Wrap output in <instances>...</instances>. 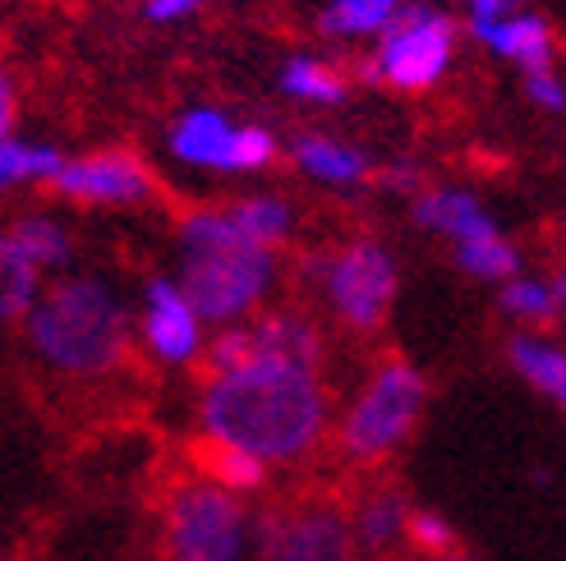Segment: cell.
Listing matches in <instances>:
<instances>
[{
	"label": "cell",
	"mask_w": 566,
	"mask_h": 561,
	"mask_svg": "<svg viewBox=\"0 0 566 561\" xmlns=\"http://www.w3.org/2000/svg\"><path fill=\"white\" fill-rule=\"evenodd\" d=\"M203 0H148L144 6V14L153 19V23H176V19H185V14H193Z\"/></svg>",
	"instance_id": "obj_31"
},
{
	"label": "cell",
	"mask_w": 566,
	"mask_h": 561,
	"mask_svg": "<svg viewBox=\"0 0 566 561\" xmlns=\"http://www.w3.org/2000/svg\"><path fill=\"white\" fill-rule=\"evenodd\" d=\"M208 474H212V484L226 488V493H253V488H263L268 465L259 456H249V452H235V446L208 442Z\"/></svg>",
	"instance_id": "obj_26"
},
{
	"label": "cell",
	"mask_w": 566,
	"mask_h": 561,
	"mask_svg": "<svg viewBox=\"0 0 566 561\" xmlns=\"http://www.w3.org/2000/svg\"><path fill=\"white\" fill-rule=\"evenodd\" d=\"M235 129L231 116H221L212 106H198L171 129V152L180 161L193 166H212V171H231V144H235Z\"/></svg>",
	"instance_id": "obj_13"
},
{
	"label": "cell",
	"mask_w": 566,
	"mask_h": 561,
	"mask_svg": "<svg viewBox=\"0 0 566 561\" xmlns=\"http://www.w3.org/2000/svg\"><path fill=\"white\" fill-rule=\"evenodd\" d=\"M240 363H249V327L221 331L208 346V369L212 373H231V369H240Z\"/></svg>",
	"instance_id": "obj_29"
},
{
	"label": "cell",
	"mask_w": 566,
	"mask_h": 561,
	"mask_svg": "<svg viewBox=\"0 0 566 561\" xmlns=\"http://www.w3.org/2000/svg\"><path fill=\"white\" fill-rule=\"evenodd\" d=\"M51 189L78 203H106V208H129L144 203L153 193V176L144 161L129 152H93L78 161H61V171L51 176Z\"/></svg>",
	"instance_id": "obj_8"
},
{
	"label": "cell",
	"mask_w": 566,
	"mask_h": 561,
	"mask_svg": "<svg viewBox=\"0 0 566 561\" xmlns=\"http://www.w3.org/2000/svg\"><path fill=\"white\" fill-rule=\"evenodd\" d=\"M144 336L157 359L185 363L198 354V314L180 295L176 280H148V304H144Z\"/></svg>",
	"instance_id": "obj_10"
},
{
	"label": "cell",
	"mask_w": 566,
	"mask_h": 561,
	"mask_svg": "<svg viewBox=\"0 0 566 561\" xmlns=\"http://www.w3.org/2000/svg\"><path fill=\"white\" fill-rule=\"evenodd\" d=\"M506 354H512L516 373L534 387L544 391L548 401H566V354L553 346V341H539V336H516L512 346H506Z\"/></svg>",
	"instance_id": "obj_18"
},
{
	"label": "cell",
	"mask_w": 566,
	"mask_h": 561,
	"mask_svg": "<svg viewBox=\"0 0 566 561\" xmlns=\"http://www.w3.org/2000/svg\"><path fill=\"white\" fill-rule=\"evenodd\" d=\"M33 299H38V267L10 244V235H0V322L23 318Z\"/></svg>",
	"instance_id": "obj_19"
},
{
	"label": "cell",
	"mask_w": 566,
	"mask_h": 561,
	"mask_svg": "<svg viewBox=\"0 0 566 561\" xmlns=\"http://www.w3.org/2000/svg\"><path fill=\"white\" fill-rule=\"evenodd\" d=\"M61 161L65 157L55 148L14 144V138H6V144H0V189L23 184V180H51L55 171H61Z\"/></svg>",
	"instance_id": "obj_25"
},
{
	"label": "cell",
	"mask_w": 566,
	"mask_h": 561,
	"mask_svg": "<svg viewBox=\"0 0 566 561\" xmlns=\"http://www.w3.org/2000/svg\"><path fill=\"white\" fill-rule=\"evenodd\" d=\"M525 88H530V97L539 102V106L562 110V83H557L553 70H544V74H525Z\"/></svg>",
	"instance_id": "obj_30"
},
{
	"label": "cell",
	"mask_w": 566,
	"mask_h": 561,
	"mask_svg": "<svg viewBox=\"0 0 566 561\" xmlns=\"http://www.w3.org/2000/svg\"><path fill=\"white\" fill-rule=\"evenodd\" d=\"M415 221H419V226H429V231L457 235V244L497 231L493 216L479 208V199H470V193H461V189H429V193H419V199H415Z\"/></svg>",
	"instance_id": "obj_14"
},
{
	"label": "cell",
	"mask_w": 566,
	"mask_h": 561,
	"mask_svg": "<svg viewBox=\"0 0 566 561\" xmlns=\"http://www.w3.org/2000/svg\"><path fill=\"white\" fill-rule=\"evenodd\" d=\"M406 525H410V501L396 488H382V493L364 497V507L350 525V539L364 543L369 552H387L406 539Z\"/></svg>",
	"instance_id": "obj_15"
},
{
	"label": "cell",
	"mask_w": 566,
	"mask_h": 561,
	"mask_svg": "<svg viewBox=\"0 0 566 561\" xmlns=\"http://www.w3.org/2000/svg\"><path fill=\"white\" fill-rule=\"evenodd\" d=\"M396 10H401V0H332L323 14V33H332V38L382 33Z\"/></svg>",
	"instance_id": "obj_20"
},
{
	"label": "cell",
	"mask_w": 566,
	"mask_h": 561,
	"mask_svg": "<svg viewBox=\"0 0 566 561\" xmlns=\"http://www.w3.org/2000/svg\"><path fill=\"white\" fill-rule=\"evenodd\" d=\"M263 552L268 561H355L350 520L332 507L300 511L268 529Z\"/></svg>",
	"instance_id": "obj_9"
},
{
	"label": "cell",
	"mask_w": 566,
	"mask_h": 561,
	"mask_svg": "<svg viewBox=\"0 0 566 561\" xmlns=\"http://www.w3.org/2000/svg\"><path fill=\"white\" fill-rule=\"evenodd\" d=\"M28 341L61 373L97 378L125 359L129 318L116 290L97 276H65L28 308Z\"/></svg>",
	"instance_id": "obj_3"
},
{
	"label": "cell",
	"mask_w": 566,
	"mask_h": 561,
	"mask_svg": "<svg viewBox=\"0 0 566 561\" xmlns=\"http://www.w3.org/2000/svg\"><path fill=\"white\" fill-rule=\"evenodd\" d=\"M295 161L304 166L308 176H318L327 184H359L364 176H369V157H364L359 148L336 144V138H318V134L300 138V144H295Z\"/></svg>",
	"instance_id": "obj_17"
},
{
	"label": "cell",
	"mask_w": 566,
	"mask_h": 561,
	"mask_svg": "<svg viewBox=\"0 0 566 561\" xmlns=\"http://www.w3.org/2000/svg\"><path fill=\"white\" fill-rule=\"evenodd\" d=\"M166 552L171 561H244L249 516L217 484L180 488L166 507Z\"/></svg>",
	"instance_id": "obj_5"
},
{
	"label": "cell",
	"mask_w": 566,
	"mask_h": 561,
	"mask_svg": "<svg viewBox=\"0 0 566 561\" xmlns=\"http://www.w3.org/2000/svg\"><path fill=\"white\" fill-rule=\"evenodd\" d=\"M474 38L489 42L497 55L516 61L525 74L553 70V33L539 14H502V19H474Z\"/></svg>",
	"instance_id": "obj_11"
},
{
	"label": "cell",
	"mask_w": 566,
	"mask_h": 561,
	"mask_svg": "<svg viewBox=\"0 0 566 561\" xmlns=\"http://www.w3.org/2000/svg\"><path fill=\"white\" fill-rule=\"evenodd\" d=\"M226 216H231V226L244 235V240H253L259 248H276L291 240V231H295V212H291V203L286 199H276V193H259V199H240L235 208H226Z\"/></svg>",
	"instance_id": "obj_16"
},
{
	"label": "cell",
	"mask_w": 566,
	"mask_h": 561,
	"mask_svg": "<svg viewBox=\"0 0 566 561\" xmlns=\"http://www.w3.org/2000/svg\"><path fill=\"white\" fill-rule=\"evenodd\" d=\"M10 244H14L38 272H42V267H61V263L70 258V235H65V226H55V221H46V216H23V221H14Z\"/></svg>",
	"instance_id": "obj_22"
},
{
	"label": "cell",
	"mask_w": 566,
	"mask_h": 561,
	"mask_svg": "<svg viewBox=\"0 0 566 561\" xmlns=\"http://www.w3.org/2000/svg\"><path fill=\"white\" fill-rule=\"evenodd\" d=\"M327 396L318 373L281 359H249L231 373H212L203 391L208 442L235 446L263 465L300 461L318 442Z\"/></svg>",
	"instance_id": "obj_1"
},
{
	"label": "cell",
	"mask_w": 566,
	"mask_h": 561,
	"mask_svg": "<svg viewBox=\"0 0 566 561\" xmlns=\"http://www.w3.org/2000/svg\"><path fill=\"white\" fill-rule=\"evenodd\" d=\"M281 83H286V93L300 97V102H318V106H332L346 97V78L336 74L332 65L314 61V55H295V61L286 65V74H281Z\"/></svg>",
	"instance_id": "obj_24"
},
{
	"label": "cell",
	"mask_w": 566,
	"mask_h": 561,
	"mask_svg": "<svg viewBox=\"0 0 566 561\" xmlns=\"http://www.w3.org/2000/svg\"><path fill=\"white\" fill-rule=\"evenodd\" d=\"M457 263H461L470 276H484V280H512V276H516V267H521V254H516V244H506L497 231H489V235L461 240V244H457Z\"/></svg>",
	"instance_id": "obj_23"
},
{
	"label": "cell",
	"mask_w": 566,
	"mask_h": 561,
	"mask_svg": "<svg viewBox=\"0 0 566 561\" xmlns=\"http://www.w3.org/2000/svg\"><path fill=\"white\" fill-rule=\"evenodd\" d=\"M433 561H474V557H465V552H442V557H433Z\"/></svg>",
	"instance_id": "obj_34"
},
{
	"label": "cell",
	"mask_w": 566,
	"mask_h": 561,
	"mask_svg": "<svg viewBox=\"0 0 566 561\" xmlns=\"http://www.w3.org/2000/svg\"><path fill=\"white\" fill-rule=\"evenodd\" d=\"M406 539H410L415 548H423V552H433V557H442V552H457V529H451V525H447L438 511H410Z\"/></svg>",
	"instance_id": "obj_28"
},
{
	"label": "cell",
	"mask_w": 566,
	"mask_h": 561,
	"mask_svg": "<svg viewBox=\"0 0 566 561\" xmlns=\"http://www.w3.org/2000/svg\"><path fill=\"white\" fill-rule=\"evenodd\" d=\"M502 308L521 322H534V327H548L562 318V280H521L512 276L502 290Z\"/></svg>",
	"instance_id": "obj_21"
},
{
	"label": "cell",
	"mask_w": 566,
	"mask_h": 561,
	"mask_svg": "<svg viewBox=\"0 0 566 561\" xmlns=\"http://www.w3.org/2000/svg\"><path fill=\"white\" fill-rule=\"evenodd\" d=\"M276 157V138L259 125H240L235 144H231V171H259Z\"/></svg>",
	"instance_id": "obj_27"
},
{
	"label": "cell",
	"mask_w": 566,
	"mask_h": 561,
	"mask_svg": "<svg viewBox=\"0 0 566 561\" xmlns=\"http://www.w3.org/2000/svg\"><path fill=\"white\" fill-rule=\"evenodd\" d=\"M276 280V254L244 240L221 208H198L180 221V295L198 322H235Z\"/></svg>",
	"instance_id": "obj_2"
},
{
	"label": "cell",
	"mask_w": 566,
	"mask_h": 561,
	"mask_svg": "<svg viewBox=\"0 0 566 561\" xmlns=\"http://www.w3.org/2000/svg\"><path fill=\"white\" fill-rule=\"evenodd\" d=\"M465 6L474 10V19H502L506 10L516 6V0H465Z\"/></svg>",
	"instance_id": "obj_33"
},
{
	"label": "cell",
	"mask_w": 566,
	"mask_h": 561,
	"mask_svg": "<svg viewBox=\"0 0 566 561\" xmlns=\"http://www.w3.org/2000/svg\"><path fill=\"white\" fill-rule=\"evenodd\" d=\"M451 51H457V23L429 6H406L382 28L378 61L364 65V74L391 83V88L419 93V88H433L447 74Z\"/></svg>",
	"instance_id": "obj_6"
},
{
	"label": "cell",
	"mask_w": 566,
	"mask_h": 561,
	"mask_svg": "<svg viewBox=\"0 0 566 561\" xmlns=\"http://www.w3.org/2000/svg\"><path fill=\"white\" fill-rule=\"evenodd\" d=\"M423 401H429V382H423V373L415 363H406V359L382 363L374 373V382L359 391V401L350 405L346 424H342L346 456L382 461L387 452H396V446L410 437Z\"/></svg>",
	"instance_id": "obj_4"
},
{
	"label": "cell",
	"mask_w": 566,
	"mask_h": 561,
	"mask_svg": "<svg viewBox=\"0 0 566 561\" xmlns=\"http://www.w3.org/2000/svg\"><path fill=\"white\" fill-rule=\"evenodd\" d=\"M318 276L336 318L355 331H374L396 299V263L374 240H355L332 258H318Z\"/></svg>",
	"instance_id": "obj_7"
},
{
	"label": "cell",
	"mask_w": 566,
	"mask_h": 561,
	"mask_svg": "<svg viewBox=\"0 0 566 561\" xmlns=\"http://www.w3.org/2000/svg\"><path fill=\"white\" fill-rule=\"evenodd\" d=\"M249 359H281V363H295V369L318 373L323 341H318V331L308 327L304 318L272 314L259 327H249Z\"/></svg>",
	"instance_id": "obj_12"
},
{
	"label": "cell",
	"mask_w": 566,
	"mask_h": 561,
	"mask_svg": "<svg viewBox=\"0 0 566 561\" xmlns=\"http://www.w3.org/2000/svg\"><path fill=\"white\" fill-rule=\"evenodd\" d=\"M10 125H14V83L6 70H0V144L10 138Z\"/></svg>",
	"instance_id": "obj_32"
}]
</instances>
